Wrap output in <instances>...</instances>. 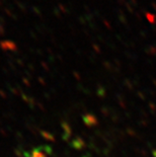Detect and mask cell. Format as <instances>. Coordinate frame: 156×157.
Returning a JSON list of instances; mask_svg holds the SVG:
<instances>
[{
	"label": "cell",
	"mask_w": 156,
	"mask_h": 157,
	"mask_svg": "<svg viewBox=\"0 0 156 157\" xmlns=\"http://www.w3.org/2000/svg\"><path fill=\"white\" fill-rule=\"evenodd\" d=\"M26 157H47L43 152H32L31 154Z\"/></svg>",
	"instance_id": "obj_1"
}]
</instances>
